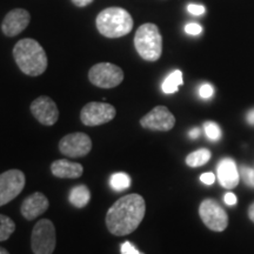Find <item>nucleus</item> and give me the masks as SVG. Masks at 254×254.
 <instances>
[{
  "instance_id": "nucleus-1",
  "label": "nucleus",
  "mask_w": 254,
  "mask_h": 254,
  "mask_svg": "<svg viewBox=\"0 0 254 254\" xmlns=\"http://www.w3.org/2000/svg\"><path fill=\"white\" fill-rule=\"evenodd\" d=\"M146 213L145 200L140 194L125 195L111 206L106 214V226L113 236L131 234L141 224Z\"/></svg>"
},
{
  "instance_id": "nucleus-2",
  "label": "nucleus",
  "mask_w": 254,
  "mask_h": 254,
  "mask_svg": "<svg viewBox=\"0 0 254 254\" xmlns=\"http://www.w3.org/2000/svg\"><path fill=\"white\" fill-rule=\"evenodd\" d=\"M13 57L20 71L30 77H38L47 68V56L37 40H19L13 47Z\"/></svg>"
},
{
  "instance_id": "nucleus-3",
  "label": "nucleus",
  "mask_w": 254,
  "mask_h": 254,
  "mask_svg": "<svg viewBox=\"0 0 254 254\" xmlns=\"http://www.w3.org/2000/svg\"><path fill=\"white\" fill-rule=\"evenodd\" d=\"M98 31L104 37L120 38L128 34L133 28L132 15L122 7H109L105 8L98 14L95 19Z\"/></svg>"
},
{
  "instance_id": "nucleus-4",
  "label": "nucleus",
  "mask_w": 254,
  "mask_h": 254,
  "mask_svg": "<svg viewBox=\"0 0 254 254\" xmlns=\"http://www.w3.org/2000/svg\"><path fill=\"white\" fill-rule=\"evenodd\" d=\"M134 46L138 55L146 62H157L163 53V37L157 25H141L135 32Z\"/></svg>"
},
{
  "instance_id": "nucleus-5",
  "label": "nucleus",
  "mask_w": 254,
  "mask_h": 254,
  "mask_svg": "<svg viewBox=\"0 0 254 254\" xmlns=\"http://www.w3.org/2000/svg\"><path fill=\"white\" fill-rule=\"evenodd\" d=\"M56 227L49 219L38 221L31 236V247L34 254H52L56 249Z\"/></svg>"
},
{
  "instance_id": "nucleus-6",
  "label": "nucleus",
  "mask_w": 254,
  "mask_h": 254,
  "mask_svg": "<svg viewBox=\"0 0 254 254\" xmlns=\"http://www.w3.org/2000/svg\"><path fill=\"white\" fill-rule=\"evenodd\" d=\"M88 79L94 86L100 88H113L124 80V72L119 66L111 63H99L88 71Z\"/></svg>"
},
{
  "instance_id": "nucleus-7",
  "label": "nucleus",
  "mask_w": 254,
  "mask_h": 254,
  "mask_svg": "<svg viewBox=\"0 0 254 254\" xmlns=\"http://www.w3.org/2000/svg\"><path fill=\"white\" fill-rule=\"evenodd\" d=\"M199 215L211 231L222 232L228 226V215L213 199H205L199 206Z\"/></svg>"
},
{
  "instance_id": "nucleus-8",
  "label": "nucleus",
  "mask_w": 254,
  "mask_h": 254,
  "mask_svg": "<svg viewBox=\"0 0 254 254\" xmlns=\"http://www.w3.org/2000/svg\"><path fill=\"white\" fill-rule=\"evenodd\" d=\"M26 178L20 170H8L0 174V206H4L20 194Z\"/></svg>"
},
{
  "instance_id": "nucleus-9",
  "label": "nucleus",
  "mask_w": 254,
  "mask_h": 254,
  "mask_svg": "<svg viewBox=\"0 0 254 254\" xmlns=\"http://www.w3.org/2000/svg\"><path fill=\"white\" fill-rule=\"evenodd\" d=\"M117 111L111 104L92 101L82 107L80 120L86 126H99L116 118Z\"/></svg>"
},
{
  "instance_id": "nucleus-10",
  "label": "nucleus",
  "mask_w": 254,
  "mask_h": 254,
  "mask_svg": "<svg viewBox=\"0 0 254 254\" xmlns=\"http://www.w3.org/2000/svg\"><path fill=\"white\" fill-rule=\"evenodd\" d=\"M91 150L92 140L86 133H69L59 141V151L68 158L85 157Z\"/></svg>"
},
{
  "instance_id": "nucleus-11",
  "label": "nucleus",
  "mask_w": 254,
  "mask_h": 254,
  "mask_svg": "<svg viewBox=\"0 0 254 254\" xmlns=\"http://www.w3.org/2000/svg\"><path fill=\"white\" fill-rule=\"evenodd\" d=\"M140 125L151 131L167 132L176 125V117L166 106L159 105L140 119Z\"/></svg>"
},
{
  "instance_id": "nucleus-12",
  "label": "nucleus",
  "mask_w": 254,
  "mask_h": 254,
  "mask_svg": "<svg viewBox=\"0 0 254 254\" xmlns=\"http://www.w3.org/2000/svg\"><path fill=\"white\" fill-rule=\"evenodd\" d=\"M31 112L41 125L52 126L58 122L59 110L57 104L47 95L38 97L36 100L32 101Z\"/></svg>"
},
{
  "instance_id": "nucleus-13",
  "label": "nucleus",
  "mask_w": 254,
  "mask_h": 254,
  "mask_svg": "<svg viewBox=\"0 0 254 254\" xmlns=\"http://www.w3.org/2000/svg\"><path fill=\"white\" fill-rule=\"evenodd\" d=\"M31 14L24 8H14L5 15L1 24V31L6 37H15L28 26Z\"/></svg>"
},
{
  "instance_id": "nucleus-14",
  "label": "nucleus",
  "mask_w": 254,
  "mask_h": 254,
  "mask_svg": "<svg viewBox=\"0 0 254 254\" xmlns=\"http://www.w3.org/2000/svg\"><path fill=\"white\" fill-rule=\"evenodd\" d=\"M50 202L47 196L41 192H36L28 195L21 204L20 212L27 220H33L41 214H44L49 208Z\"/></svg>"
},
{
  "instance_id": "nucleus-15",
  "label": "nucleus",
  "mask_w": 254,
  "mask_h": 254,
  "mask_svg": "<svg viewBox=\"0 0 254 254\" xmlns=\"http://www.w3.org/2000/svg\"><path fill=\"white\" fill-rule=\"evenodd\" d=\"M218 179L222 187L233 190L238 186L240 180V173L238 172L237 165L232 159H222L218 165Z\"/></svg>"
},
{
  "instance_id": "nucleus-16",
  "label": "nucleus",
  "mask_w": 254,
  "mask_h": 254,
  "mask_svg": "<svg viewBox=\"0 0 254 254\" xmlns=\"http://www.w3.org/2000/svg\"><path fill=\"white\" fill-rule=\"evenodd\" d=\"M51 172L60 179H77L84 173V167L81 164L72 163L66 159H59L51 165Z\"/></svg>"
},
{
  "instance_id": "nucleus-17",
  "label": "nucleus",
  "mask_w": 254,
  "mask_h": 254,
  "mask_svg": "<svg viewBox=\"0 0 254 254\" xmlns=\"http://www.w3.org/2000/svg\"><path fill=\"white\" fill-rule=\"evenodd\" d=\"M91 200V192L86 185L74 186L69 192V202L77 208H84Z\"/></svg>"
},
{
  "instance_id": "nucleus-18",
  "label": "nucleus",
  "mask_w": 254,
  "mask_h": 254,
  "mask_svg": "<svg viewBox=\"0 0 254 254\" xmlns=\"http://www.w3.org/2000/svg\"><path fill=\"white\" fill-rule=\"evenodd\" d=\"M183 73L182 71H179V69H177V71L172 72L166 79H165L161 88H163L164 93L172 94L176 93V92L179 90V86L183 85Z\"/></svg>"
},
{
  "instance_id": "nucleus-19",
  "label": "nucleus",
  "mask_w": 254,
  "mask_h": 254,
  "mask_svg": "<svg viewBox=\"0 0 254 254\" xmlns=\"http://www.w3.org/2000/svg\"><path fill=\"white\" fill-rule=\"evenodd\" d=\"M211 159V151L206 150V148H201V150L194 151L190 153L186 157V164L190 167H200L204 166L206 163Z\"/></svg>"
},
{
  "instance_id": "nucleus-20",
  "label": "nucleus",
  "mask_w": 254,
  "mask_h": 254,
  "mask_svg": "<svg viewBox=\"0 0 254 254\" xmlns=\"http://www.w3.org/2000/svg\"><path fill=\"white\" fill-rule=\"evenodd\" d=\"M110 185L114 190H124L131 186V178L124 172L114 173L110 178Z\"/></svg>"
},
{
  "instance_id": "nucleus-21",
  "label": "nucleus",
  "mask_w": 254,
  "mask_h": 254,
  "mask_svg": "<svg viewBox=\"0 0 254 254\" xmlns=\"http://www.w3.org/2000/svg\"><path fill=\"white\" fill-rule=\"evenodd\" d=\"M15 231V224L9 217L0 214V241L7 240Z\"/></svg>"
},
{
  "instance_id": "nucleus-22",
  "label": "nucleus",
  "mask_w": 254,
  "mask_h": 254,
  "mask_svg": "<svg viewBox=\"0 0 254 254\" xmlns=\"http://www.w3.org/2000/svg\"><path fill=\"white\" fill-rule=\"evenodd\" d=\"M205 133L207 135L208 139L211 140H219L221 136V131H220V127H219L215 123H205Z\"/></svg>"
},
{
  "instance_id": "nucleus-23",
  "label": "nucleus",
  "mask_w": 254,
  "mask_h": 254,
  "mask_svg": "<svg viewBox=\"0 0 254 254\" xmlns=\"http://www.w3.org/2000/svg\"><path fill=\"white\" fill-rule=\"evenodd\" d=\"M240 176L246 185L254 187V170L247 166H243L240 170Z\"/></svg>"
},
{
  "instance_id": "nucleus-24",
  "label": "nucleus",
  "mask_w": 254,
  "mask_h": 254,
  "mask_svg": "<svg viewBox=\"0 0 254 254\" xmlns=\"http://www.w3.org/2000/svg\"><path fill=\"white\" fill-rule=\"evenodd\" d=\"M120 253L122 254H142L139 252V250L129 241H125L120 245Z\"/></svg>"
},
{
  "instance_id": "nucleus-25",
  "label": "nucleus",
  "mask_w": 254,
  "mask_h": 254,
  "mask_svg": "<svg viewBox=\"0 0 254 254\" xmlns=\"http://www.w3.org/2000/svg\"><path fill=\"white\" fill-rule=\"evenodd\" d=\"M201 31H202L201 26L195 23L187 24L185 26V32L187 34H190V36H198V34L201 33Z\"/></svg>"
},
{
  "instance_id": "nucleus-26",
  "label": "nucleus",
  "mask_w": 254,
  "mask_h": 254,
  "mask_svg": "<svg viewBox=\"0 0 254 254\" xmlns=\"http://www.w3.org/2000/svg\"><path fill=\"white\" fill-rule=\"evenodd\" d=\"M213 93H214L213 87H212L211 85H208V84H204L201 87H200V90H199L200 97L204 98V99L211 98L212 95H213Z\"/></svg>"
},
{
  "instance_id": "nucleus-27",
  "label": "nucleus",
  "mask_w": 254,
  "mask_h": 254,
  "mask_svg": "<svg viewBox=\"0 0 254 254\" xmlns=\"http://www.w3.org/2000/svg\"><path fill=\"white\" fill-rule=\"evenodd\" d=\"M187 9H189L190 13L194 15H201L205 13V7L202 5H196V4H190L187 6Z\"/></svg>"
},
{
  "instance_id": "nucleus-28",
  "label": "nucleus",
  "mask_w": 254,
  "mask_h": 254,
  "mask_svg": "<svg viewBox=\"0 0 254 254\" xmlns=\"http://www.w3.org/2000/svg\"><path fill=\"white\" fill-rule=\"evenodd\" d=\"M200 180H201L204 184H206V185H212L215 180V176L211 172L204 173V174H201V177H200Z\"/></svg>"
},
{
  "instance_id": "nucleus-29",
  "label": "nucleus",
  "mask_w": 254,
  "mask_h": 254,
  "mask_svg": "<svg viewBox=\"0 0 254 254\" xmlns=\"http://www.w3.org/2000/svg\"><path fill=\"white\" fill-rule=\"evenodd\" d=\"M224 200H225V202H226L227 205L233 206V205L237 204V195L234 194V193L228 192L227 194L224 196Z\"/></svg>"
},
{
  "instance_id": "nucleus-30",
  "label": "nucleus",
  "mask_w": 254,
  "mask_h": 254,
  "mask_svg": "<svg viewBox=\"0 0 254 254\" xmlns=\"http://www.w3.org/2000/svg\"><path fill=\"white\" fill-rule=\"evenodd\" d=\"M72 2L78 7H86V6L93 2V0H72Z\"/></svg>"
},
{
  "instance_id": "nucleus-31",
  "label": "nucleus",
  "mask_w": 254,
  "mask_h": 254,
  "mask_svg": "<svg viewBox=\"0 0 254 254\" xmlns=\"http://www.w3.org/2000/svg\"><path fill=\"white\" fill-rule=\"evenodd\" d=\"M246 119H247V123L251 124V125H254V109L251 110L250 112L247 113Z\"/></svg>"
},
{
  "instance_id": "nucleus-32",
  "label": "nucleus",
  "mask_w": 254,
  "mask_h": 254,
  "mask_svg": "<svg viewBox=\"0 0 254 254\" xmlns=\"http://www.w3.org/2000/svg\"><path fill=\"white\" fill-rule=\"evenodd\" d=\"M189 134H190V138L196 139V138H198V136L200 135V129H199V128H193V129H190Z\"/></svg>"
},
{
  "instance_id": "nucleus-33",
  "label": "nucleus",
  "mask_w": 254,
  "mask_h": 254,
  "mask_svg": "<svg viewBox=\"0 0 254 254\" xmlns=\"http://www.w3.org/2000/svg\"><path fill=\"white\" fill-rule=\"evenodd\" d=\"M249 217L251 220L254 222V202L250 206V208H249Z\"/></svg>"
},
{
  "instance_id": "nucleus-34",
  "label": "nucleus",
  "mask_w": 254,
  "mask_h": 254,
  "mask_svg": "<svg viewBox=\"0 0 254 254\" xmlns=\"http://www.w3.org/2000/svg\"><path fill=\"white\" fill-rule=\"evenodd\" d=\"M0 254H9L7 251H6L5 249H2V247H0Z\"/></svg>"
}]
</instances>
